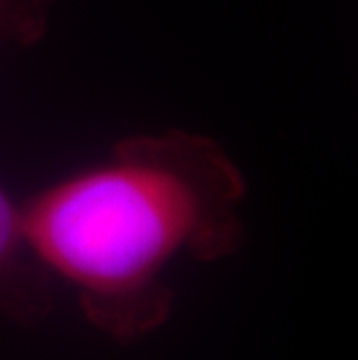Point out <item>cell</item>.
<instances>
[{
	"label": "cell",
	"mask_w": 358,
	"mask_h": 360,
	"mask_svg": "<svg viewBox=\"0 0 358 360\" xmlns=\"http://www.w3.org/2000/svg\"><path fill=\"white\" fill-rule=\"evenodd\" d=\"M245 198V174L217 140L172 128L126 137L21 205L30 247L84 319L133 344L172 316L174 267L242 247Z\"/></svg>",
	"instance_id": "1"
},
{
	"label": "cell",
	"mask_w": 358,
	"mask_h": 360,
	"mask_svg": "<svg viewBox=\"0 0 358 360\" xmlns=\"http://www.w3.org/2000/svg\"><path fill=\"white\" fill-rule=\"evenodd\" d=\"M54 309V277L28 242L24 205L0 186V314L35 326Z\"/></svg>",
	"instance_id": "2"
},
{
	"label": "cell",
	"mask_w": 358,
	"mask_h": 360,
	"mask_svg": "<svg viewBox=\"0 0 358 360\" xmlns=\"http://www.w3.org/2000/svg\"><path fill=\"white\" fill-rule=\"evenodd\" d=\"M56 0H0V44H35L49 28Z\"/></svg>",
	"instance_id": "3"
}]
</instances>
